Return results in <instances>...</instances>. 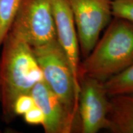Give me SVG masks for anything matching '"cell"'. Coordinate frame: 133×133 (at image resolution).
I'll list each match as a JSON object with an SVG mask.
<instances>
[{"label":"cell","instance_id":"6da1fadb","mask_svg":"<svg viewBox=\"0 0 133 133\" xmlns=\"http://www.w3.org/2000/svg\"><path fill=\"white\" fill-rule=\"evenodd\" d=\"M0 61L1 105L4 118L9 123L16 117V99L30 94L36 83L44 81L43 71L31 46L21 38L8 33L5 38Z\"/></svg>","mask_w":133,"mask_h":133},{"label":"cell","instance_id":"7a4b0ae2","mask_svg":"<svg viewBox=\"0 0 133 133\" xmlns=\"http://www.w3.org/2000/svg\"><path fill=\"white\" fill-rule=\"evenodd\" d=\"M107 27L81 62L79 79L88 76L104 82L133 64V23L114 17Z\"/></svg>","mask_w":133,"mask_h":133},{"label":"cell","instance_id":"3957f363","mask_svg":"<svg viewBox=\"0 0 133 133\" xmlns=\"http://www.w3.org/2000/svg\"><path fill=\"white\" fill-rule=\"evenodd\" d=\"M31 49L43 71L44 81L76 119L79 96L69 61L57 39Z\"/></svg>","mask_w":133,"mask_h":133},{"label":"cell","instance_id":"277c9868","mask_svg":"<svg viewBox=\"0 0 133 133\" xmlns=\"http://www.w3.org/2000/svg\"><path fill=\"white\" fill-rule=\"evenodd\" d=\"M8 33L31 48L57 38L51 0H21Z\"/></svg>","mask_w":133,"mask_h":133},{"label":"cell","instance_id":"5b68a950","mask_svg":"<svg viewBox=\"0 0 133 133\" xmlns=\"http://www.w3.org/2000/svg\"><path fill=\"white\" fill-rule=\"evenodd\" d=\"M75 22L80 52L86 58L112 21L113 0H65Z\"/></svg>","mask_w":133,"mask_h":133},{"label":"cell","instance_id":"8992f818","mask_svg":"<svg viewBox=\"0 0 133 133\" xmlns=\"http://www.w3.org/2000/svg\"><path fill=\"white\" fill-rule=\"evenodd\" d=\"M78 114L82 133H96L107 129L109 112V96L104 82L84 76L79 79Z\"/></svg>","mask_w":133,"mask_h":133},{"label":"cell","instance_id":"52a82bcc","mask_svg":"<svg viewBox=\"0 0 133 133\" xmlns=\"http://www.w3.org/2000/svg\"><path fill=\"white\" fill-rule=\"evenodd\" d=\"M51 5L57 41L69 61L79 96L80 48L74 16L65 0H51Z\"/></svg>","mask_w":133,"mask_h":133},{"label":"cell","instance_id":"ba28073f","mask_svg":"<svg viewBox=\"0 0 133 133\" xmlns=\"http://www.w3.org/2000/svg\"><path fill=\"white\" fill-rule=\"evenodd\" d=\"M36 105L42 110L45 120L43 127L46 133H70L76 119L66 109L59 98L45 81L36 83L31 89Z\"/></svg>","mask_w":133,"mask_h":133},{"label":"cell","instance_id":"9c48e42d","mask_svg":"<svg viewBox=\"0 0 133 133\" xmlns=\"http://www.w3.org/2000/svg\"><path fill=\"white\" fill-rule=\"evenodd\" d=\"M107 128L114 133H133V93L109 97Z\"/></svg>","mask_w":133,"mask_h":133},{"label":"cell","instance_id":"30bf717a","mask_svg":"<svg viewBox=\"0 0 133 133\" xmlns=\"http://www.w3.org/2000/svg\"><path fill=\"white\" fill-rule=\"evenodd\" d=\"M109 97L133 93V64L104 82Z\"/></svg>","mask_w":133,"mask_h":133},{"label":"cell","instance_id":"8fae6325","mask_svg":"<svg viewBox=\"0 0 133 133\" xmlns=\"http://www.w3.org/2000/svg\"><path fill=\"white\" fill-rule=\"evenodd\" d=\"M21 0H0V47L8 33Z\"/></svg>","mask_w":133,"mask_h":133},{"label":"cell","instance_id":"7c38bea8","mask_svg":"<svg viewBox=\"0 0 133 133\" xmlns=\"http://www.w3.org/2000/svg\"><path fill=\"white\" fill-rule=\"evenodd\" d=\"M112 15L133 23V0H113Z\"/></svg>","mask_w":133,"mask_h":133},{"label":"cell","instance_id":"4fadbf2b","mask_svg":"<svg viewBox=\"0 0 133 133\" xmlns=\"http://www.w3.org/2000/svg\"><path fill=\"white\" fill-rule=\"evenodd\" d=\"M35 100L31 94H22L19 96L15 101L13 111L16 116L24 115L35 105Z\"/></svg>","mask_w":133,"mask_h":133},{"label":"cell","instance_id":"5bb4252c","mask_svg":"<svg viewBox=\"0 0 133 133\" xmlns=\"http://www.w3.org/2000/svg\"><path fill=\"white\" fill-rule=\"evenodd\" d=\"M23 116L26 123L31 125L41 124L43 126L45 120V117L42 110L36 105L26 112Z\"/></svg>","mask_w":133,"mask_h":133},{"label":"cell","instance_id":"9a60e30c","mask_svg":"<svg viewBox=\"0 0 133 133\" xmlns=\"http://www.w3.org/2000/svg\"><path fill=\"white\" fill-rule=\"evenodd\" d=\"M1 91H0V104H1Z\"/></svg>","mask_w":133,"mask_h":133}]
</instances>
